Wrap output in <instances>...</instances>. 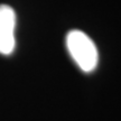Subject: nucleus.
<instances>
[{"label":"nucleus","instance_id":"f03ea898","mask_svg":"<svg viewBox=\"0 0 121 121\" xmlns=\"http://www.w3.org/2000/svg\"><path fill=\"white\" fill-rule=\"evenodd\" d=\"M17 16L13 7L0 4V54L10 55L16 47Z\"/></svg>","mask_w":121,"mask_h":121},{"label":"nucleus","instance_id":"f257e3e1","mask_svg":"<svg viewBox=\"0 0 121 121\" xmlns=\"http://www.w3.org/2000/svg\"><path fill=\"white\" fill-rule=\"evenodd\" d=\"M65 43L72 60L83 72L90 73L96 69L99 51L89 35L80 29H72L66 35Z\"/></svg>","mask_w":121,"mask_h":121}]
</instances>
